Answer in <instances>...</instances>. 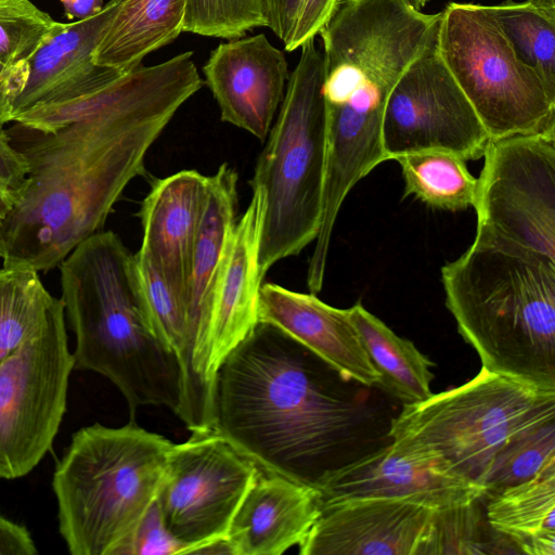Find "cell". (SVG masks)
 <instances>
[{"label": "cell", "mask_w": 555, "mask_h": 555, "mask_svg": "<svg viewBox=\"0 0 555 555\" xmlns=\"http://www.w3.org/2000/svg\"><path fill=\"white\" fill-rule=\"evenodd\" d=\"M204 85L188 51L138 66L72 102L33 107L7 129L28 182L0 233L8 268L48 272L101 231L175 114Z\"/></svg>", "instance_id": "1"}, {"label": "cell", "mask_w": 555, "mask_h": 555, "mask_svg": "<svg viewBox=\"0 0 555 555\" xmlns=\"http://www.w3.org/2000/svg\"><path fill=\"white\" fill-rule=\"evenodd\" d=\"M336 374L284 331L258 321L216 371L211 430L258 467L315 488L343 464L357 421Z\"/></svg>", "instance_id": "2"}, {"label": "cell", "mask_w": 555, "mask_h": 555, "mask_svg": "<svg viewBox=\"0 0 555 555\" xmlns=\"http://www.w3.org/2000/svg\"><path fill=\"white\" fill-rule=\"evenodd\" d=\"M59 269L64 314L75 335L74 370L108 378L125 397L131 421L141 405H164L179 417L182 365L155 327L135 256L116 233L101 230Z\"/></svg>", "instance_id": "3"}, {"label": "cell", "mask_w": 555, "mask_h": 555, "mask_svg": "<svg viewBox=\"0 0 555 555\" xmlns=\"http://www.w3.org/2000/svg\"><path fill=\"white\" fill-rule=\"evenodd\" d=\"M446 306L481 367L555 389V261L474 238L441 269Z\"/></svg>", "instance_id": "4"}, {"label": "cell", "mask_w": 555, "mask_h": 555, "mask_svg": "<svg viewBox=\"0 0 555 555\" xmlns=\"http://www.w3.org/2000/svg\"><path fill=\"white\" fill-rule=\"evenodd\" d=\"M172 444L133 421L74 433L52 479L59 530L72 555H124L157 496Z\"/></svg>", "instance_id": "5"}, {"label": "cell", "mask_w": 555, "mask_h": 555, "mask_svg": "<svg viewBox=\"0 0 555 555\" xmlns=\"http://www.w3.org/2000/svg\"><path fill=\"white\" fill-rule=\"evenodd\" d=\"M250 180L266 197L259 250L261 279L318 235L326 150L324 57L314 39L301 47Z\"/></svg>", "instance_id": "6"}, {"label": "cell", "mask_w": 555, "mask_h": 555, "mask_svg": "<svg viewBox=\"0 0 555 555\" xmlns=\"http://www.w3.org/2000/svg\"><path fill=\"white\" fill-rule=\"evenodd\" d=\"M548 420H555V389L481 367L463 385L402 405L388 436L399 444L439 455L457 474L481 486L514 435Z\"/></svg>", "instance_id": "7"}, {"label": "cell", "mask_w": 555, "mask_h": 555, "mask_svg": "<svg viewBox=\"0 0 555 555\" xmlns=\"http://www.w3.org/2000/svg\"><path fill=\"white\" fill-rule=\"evenodd\" d=\"M436 49L491 140L555 132V91L516 54L485 5L449 3Z\"/></svg>", "instance_id": "8"}, {"label": "cell", "mask_w": 555, "mask_h": 555, "mask_svg": "<svg viewBox=\"0 0 555 555\" xmlns=\"http://www.w3.org/2000/svg\"><path fill=\"white\" fill-rule=\"evenodd\" d=\"M73 370L62 304L0 365V478L27 475L49 452Z\"/></svg>", "instance_id": "9"}, {"label": "cell", "mask_w": 555, "mask_h": 555, "mask_svg": "<svg viewBox=\"0 0 555 555\" xmlns=\"http://www.w3.org/2000/svg\"><path fill=\"white\" fill-rule=\"evenodd\" d=\"M483 157L475 238L555 261V132L491 140Z\"/></svg>", "instance_id": "10"}, {"label": "cell", "mask_w": 555, "mask_h": 555, "mask_svg": "<svg viewBox=\"0 0 555 555\" xmlns=\"http://www.w3.org/2000/svg\"><path fill=\"white\" fill-rule=\"evenodd\" d=\"M257 473L250 459L211 429L171 446L156 499L168 530L193 546L189 554L227 537Z\"/></svg>", "instance_id": "11"}, {"label": "cell", "mask_w": 555, "mask_h": 555, "mask_svg": "<svg viewBox=\"0 0 555 555\" xmlns=\"http://www.w3.org/2000/svg\"><path fill=\"white\" fill-rule=\"evenodd\" d=\"M382 137L387 160L423 150L473 160L483 156L491 141L436 46L411 63L389 93Z\"/></svg>", "instance_id": "12"}, {"label": "cell", "mask_w": 555, "mask_h": 555, "mask_svg": "<svg viewBox=\"0 0 555 555\" xmlns=\"http://www.w3.org/2000/svg\"><path fill=\"white\" fill-rule=\"evenodd\" d=\"M446 509L399 498L321 506L300 555H442Z\"/></svg>", "instance_id": "13"}, {"label": "cell", "mask_w": 555, "mask_h": 555, "mask_svg": "<svg viewBox=\"0 0 555 555\" xmlns=\"http://www.w3.org/2000/svg\"><path fill=\"white\" fill-rule=\"evenodd\" d=\"M315 489L321 506L357 498H399L446 509L486 496L480 485L439 455L393 441L326 472Z\"/></svg>", "instance_id": "14"}, {"label": "cell", "mask_w": 555, "mask_h": 555, "mask_svg": "<svg viewBox=\"0 0 555 555\" xmlns=\"http://www.w3.org/2000/svg\"><path fill=\"white\" fill-rule=\"evenodd\" d=\"M238 176L228 163L207 176V191L193 248L186 305L191 336V373L182 421L190 428L210 422L212 388L207 375V339L212 291L237 220Z\"/></svg>", "instance_id": "15"}, {"label": "cell", "mask_w": 555, "mask_h": 555, "mask_svg": "<svg viewBox=\"0 0 555 555\" xmlns=\"http://www.w3.org/2000/svg\"><path fill=\"white\" fill-rule=\"evenodd\" d=\"M221 119L264 141L289 77L284 53L263 34L220 43L203 67Z\"/></svg>", "instance_id": "16"}, {"label": "cell", "mask_w": 555, "mask_h": 555, "mask_svg": "<svg viewBox=\"0 0 555 555\" xmlns=\"http://www.w3.org/2000/svg\"><path fill=\"white\" fill-rule=\"evenodd\" d=\"M266 197L253 188L251 199L236 220L212 291L207 339V375L211 388L223 359L258 323V297L262 279L259 250Z\"/></svg>", "instance_id": "17"}, {"label": "cell", "mask_w": 555, "mask_h": 555, "mask_svg": "<svg viewBox=\"0 0 555 555\" xmlns=\"http://www.w3.org/2000/svg\"><path fill=\"white\" fill-rule=\"evenodd\" d=\"M122 0H109L95 15L63 23L29 63L23 91L14 100L11 122L37 106L61 105L109 83L125 72L99 66L94 51Z\"/></svg>", "instance_id": "18"}, {"label": "cell", "mask_w": 555, "mask_h": 555, "mask_svg": "<svg viewBox=\"0 0 555 555\" xmlns=\"http://www.w3.org/2000/svg\"><path fill=\"white\" fill-rule=\"evenodd\" d=\"M258 321L284 331L343 378L369 387L377 385L379 374L361 341L348 309L332 307L312 293H298L266 283L259 289Z\"/></svg>", "instance_id": "19"}, {"label": "cell", "mask_w": 555, "mask_h": 555, "mask_svg": "<svg viewBox=\"0 0 555 555\" xmlns=\"http://www.w3.org/2000/svg\"><path fill=\"white\" fill-rule=\"evenodd\" d=\"M207 191V176L181 170L157 179L139 212L146 256L186 302L195 238ZM188 307V305H186Z\"/></svg>", "instance_id": "20"}, {"label": "cell", "mask_w": 555, "mask_h": 555, "mask_svg": "<svg viewBox=\"0 0 555 555\" xmlns=\"http://www.w3.org/2000/svg\"><path fill=\"white\" fill-rule=\"evenodd\" d=\"M321 513L320 492L258 467L227 533L233 555H281L299 545Z\"/></svg>", "instance_id": "21"}, {"label": "cell", "mask_w": 555, "mask_h": 555, "mask_svg": "<svg viewBox=\"0 0 555 555\" xmlns=\"http://www.w3.org/2000/svg\"><path fill=\"white\" fill-rule=\"evenodd\" d=\"M487 496V522L518 554L555 555V459L533 477Z\"/></svg>", "instance_id": "22"}, {"label": "cell", "mask_w": 555, "mask_h": 555, "mask_svg": "<svg viewBox=\"0 0 555 555\" xmlns=\"http://www.w3.org/2000/svg\"><path fill=\"white\" fill-rule=\"evenodd\" d=\"M186 0H122L95 51L99 66L128 72L183 31Z\"/></svg>", "instance_id": "23"}, {"label": "cell", "mask_w": 555, "mask_h": 555, "mask_svg": "<svg viewBox=\"0 0 555 555\" xmlns=\"http://www.w3.org/2000/svg\"><path fill=\"white\" fill-rule=\"evenodd\" d=\"M350 319L379 374L376 386L398 399L402 405L414 404L434 392L431 367L435 363L409 339L398 336L360 302L348 308Z\"/></svg>", "instance_id": "24"}, {"label": "cell", "mask_w": 555, "mask_h": 555, "mask_svg": "<svg viewBox=\"0 0 555 555\" xmlns=\"http://www.w3.org/2000/svg\"><path fill=\"white\" fill-rule=\"evenodd\" d=\"M404 181V195H414L426 205L442 210L474 207L478 178L465 159L444 150H423L398 156Z\"/></svg>", "instance_id": "25"}, {"label": "cell", "mask_w": 555, "mask_h": 555, "mask_svg": "<svg viewBox=\"0 0 555 555\" xmlns=\"http://www.w3.org/2000/svg\"><path fill=\"white\" fill-rule=\"evenodd\" d=\"M38 273L0 268V365L63 304L46 288Z\"/></svg>", "instance_id": "26"}, {"label": "cell", "mask_w": 555, "mask_h": 555, "mask_svg": "<svg viewBox=\"0 0 555 555\" xmlns=\"http://www.w3.org/2000/svg\"><path fill=\"white\" fill-rule=\"evenodd\" d=\"M518 57L555 91V23L526 2L485 5Z\"/></svg>", "instance_id": "27"}, {"label": "cell", "mask_w": 555, "mask_h": 555, "mask_svg": "<svg viewBox=\"0 0 555 555\" xmlns=\"http://www.w3.org/2000/svg\"><path fill=\"white\" fill-rule=\"evenodd\" d=\"M134 256L141 289L155 327L181 362L184 402L191 373V336L186 302L146 256L139 251Z\"/></svg>", "instance_id": "28"}, {"label": "cell", "mask_w": 555, "mask_h": 555, "mask_svg": "<svg viewBox=\"0 0 555 555\" xmlns=\"http://www.w3.org/2000/svg\"><path fill=\"white\" fill-rule=\"evenodd\" d=\"M62 25L30 0H0V65L26 82L31 59Z\"/></svg>", "instance_id": "29"}, {"label": "cell", "mask_w": 555, "mask_h": 555, "mask_svg": "<svg viewBox=\"0 0 555 555\" xmlns=\"http://www.w3.org/2000/svg\"><path fill=\"white\" fill-rule=\"evenodd\" d=\"M555 459V420L514 435L494 457L481 486L486 496L533 477Z\"/></svg>", "instance_id": "30"}, {"label": "cell", "mask_w": 555, "mask_h": 555, "mask_svg": "<svg viewBox=\"0 0 555 555\" xmlns=\"http://www.w3.org/2000/svg\"><path fill=\"white\" fill-rule=\"evenodd\" d=\"M262 26L261 0H186L183 31L235 39Z\"/></svg>", "instance_id": "31"}, {"label": "cell", "mask_w": 555, "mask_h": 555, "mask_svg": "<svg viewBox=\"0 0 555 555\" xmlns=\"http://www.w3.org/2000/svg\"><path fill=\"white\" fill-rule=\"evenodd\" d=\"M192 547L168 530L155 499L133 531L124 555H185Z\"/></svg>", "instance_id": "32"}, {"label": "cell", "mask_w": 555, "mask_h": 555, "mask_svg": "<svg viewBox=\"0 0 555 555\" xmlns=\"http://www.w3.org/2000/svg\"><path fill=\"white\" fill-rule=\"evenodd\" d=\"M27 182L26 162L12 144L7 129L0 127V233Z\"/></svg>", "instance_id": "33"}, {"label": "cell", "mask_w": 555, "mask_h": 555, "mask_svg": "<svg viewBox=\"0 0 555 555\" xmlns=\"http://www.w3.org/2000/svg\"><path fill=\"white\" fill-rule=\"evenodd\" d=\"M339 0H302L287 51L300 48L314 39L334 14Z\"/></svg>", "instance_id": "34"}, {"label": "cell", "mask_w": 555, "mask_h": 555, "mask_svg": "<svg viewBox=\"0 0 555 555\" xmlns=\"http://www.w3.org/2000/svg\"><path fill=\"white\" fill-rule=\"evenodd\" d=\"M266 27L286 46L292 37L302 0H261Z\"/></svg>", "instance_id": "35"}, {"label": "cell", "mask_w": 555, "mask_h": 555, "mask_svg": "<svg viewBox=\"0 0 555 555\" xmlns=\"http://www.w3.org/2000/svg\"><path fill=\"white\" fill-rule=\"evenodd\" d=\"M37 553L29 531L0 514V555H35Z\"/></svg>", "instance_id": "36"}, {"label": "cell", "mask_w": 555, "mask_h": 555, "mask_svg": "<svg viewBox=\"0 0 555 555\" xmlns=\"http://www.w3.org/2000/svg\"><path fill=\"white\" fill-rule=\"evenodd\" d=\"M25 80L0 65V127L11 122V109L14 100L23 91Z\"/></svg>", "instance_id": "37"}, {"label": "cell", "mask_w": 555, "mask_h": 555, "mask_svg": "<svg viewBox=\"0 0 555 555\" xmlns=\"http://www.w3.org/2000/svg\"><path fill=\"white\" fill-rule=\"evenodd\" d=\"M104 7L103 0H75L64 8L69 20H85L98 14Z\"/></svg>", "instance_id": "38"}, {"label": "cell", "mask_w": 555, "mask_h": 555, "mask_svg": "<svg viewBox=\"0 0 555 555\" xmlns=\"http://www.w3.org/2000/svg\"><path fill=\"white\" fill-rule=\"evenodd\" d=\"M524 2L535 9L548 21L555 23V0H525Z\"/></svg>", "instance_id": "39"}, {"label": "cell", "mask_w": 555, "mask_h": 555, "mask_svg": "<svg viewBox=\"0 0 555 555\" xmlns=\"http://www.w3.org/2000/svg\"><path fill=\"white\" fill-rule=\"evenodd\" d=\"M411 3L418 10H422L430 0H410Z\"/></svg>", "instance_id": "40"}, {"label": "cell", "mask_w": 555, "mask_h": 555, "mask_svg": "<svg viewBox=\"0 0 555 555\" xmlns=\"http://www.w3.org/2000/svg\"><path fill=\"white\" fill-rule=\"evenodd\" d=\"M60 1L63 4V7L65 8V7L69 5L72 2H74L75 0H60Z\"/></svg>", "instance_id": "41"}]
</instances>
